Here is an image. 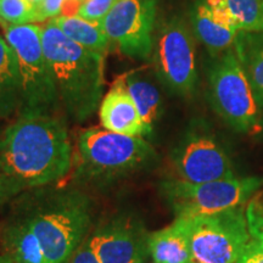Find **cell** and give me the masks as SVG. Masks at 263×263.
<instances>
[{
    "label": "cell",
    "mask_w": 263,
    "mask_h": 263,
    "mask_svg": "<svg viewBox=\"0 0 263 263\" xmlns=\"http://www.w3.org/2000/svg\"><path fill=\"white\" fill-rule=\"evenodd\" d=\"M72 164L67 128L57 115H18L0 136V166L20 194L60 182Z\"/></svg>",
    "instance_id": "6da1fadb"
},
{
    "label": "cell",
    "mask_w": 263,
    "mask_h": 263,
    "mask_svg": "<svg viewBox=\"0 0 263 263\" xmlns=\"http://www.w3.org/2000/svg\"><path fill=\"white\" fill-rule=\"evenodd\" d=\"M15 212L38 239L48 263H67L90 233L91 201L77 189L35 190Z\"/></svg>",
    "instance_id": "7a4b0ae2"
},
{
    "label": "cell",
    "mask_w": 263,
    "mask_h": 263,
    "mask_svg": "<svg viewBox=\"0 0 263 263\" xmlns=\"http://www.w3.org/2000/svg\"><path fill=\"white\" fill-rule=\"evenodd\" d=\"M42 41L60 106L72 121L84 122L104 98L105 57L76 44L52 21L42 26Z\"/></svg>",
    "instance_id": "3957f363"
},
{
    "label": "cell",
    "mask_w": 263,
    "mask_h": 263,
    "mask_svg": "<svg viewBox=\"0 0 263 263\" xmlns=\"http://www.w3.org/2000/svg\"><path fill=\"white\" fill-rule=\"evenodd\" d=\"M155 150L144 138L89 128L77 140V177L83 182H112L153 164Z\"/></svg>",
    "instance_id": "277c9868"
},
{
    "label": "cell",
    "mask_w": 263,
    "mask_h": 263,
    "mask_svg": "<svg viewBox=\"0 0 263 263\" xmlns=\"http://www.w3.org/2000/svg\"><path fill=\"white\" fill-rule=\"evenodd\" d=\"M4 29L21 76L22 104L18 115H57L60 100L43 49L42 26H8Z\"/></svg>",
    "instance_id": "5b68a950"
},
{
    "label": "cell",
    "mask_w": 263,
    "mask_h": 263,
    "mask_svg": "<svg viewBox=\"0 0 263 263\" xmlns=\"http://www.w3.org/2000/svg\"><path fill=\"white\" fill-rule=\"evenodd\" d=\"M262 185L259 177H232L197 184L172 178L161 183L160 190L176 218H194L244 206Z\"/></svg>",
    "instance_id": "8992f818"
},
{
    "label": "cell",
    "mask_w": 263,
    "mask_h": 263,
    "mask_svg": "<svg viewBox=\"0 0 263 263\" xmlns=\"http://www.w3.org/2000/svg\"><path fill=\"white\" fill-rule=\"evenodd\" d=\"M209 99L216 114L234 130L249 133L261 126L262 110L233 48L218 55L210 67Z\"/></svg>",
    "instance_id": "52a82bcc"
},
{
    "label": "cell",
    "mask_w": 263,
    "mask_h": 263,
    "mask_svg": "<svg viewBox=\"0 0 263 263\" xmlns=\"http://www.w3.org/2000/svg\"><path fill=\"white\" fill-rule=\"evenodd\" d=\"M182 219L189 236V263H236L251 239L244 206Z\"/></svg>",
    "instance_id": "ba28073f"
},
{
    "label": "cell",
    "mask_w": 263,
    "mask_h": 263,
    "mask_svg": "<svg viewBox=\"0 0 263 263\" xmlns=\"http://www.w3.org/2000/svg\"><path fill=\"white\" fill-rule=\"evenodd\" d=\"M155 68L161 82L179 95H192L196 89V50L192 32L182 18L171 17L161 24L154 38Z\"/></svg>",
    "instance_id": "9c48e42d"
},
{
    "label": "cell",
    "mask_w": 263,
    "mask_h": 263,
    "mask_svg": "<svg viewBox=\"0 0 263 263\" xmlns=\"http://www.w3.org/2000/svg\"><path fill=\"white\" fill-rule=\"evenodd\" d=\"M176 178L189 183H206L236 177L226 147L203 123L185 132L171 154Z\"/></svg>",
    "instance_id": "30bf717a"
},
{
    "label": "cell",
    "mask_w": 263,
    "mask_h": 263,
    "mask_svg": "<svg viewBox=\"0 0 263 263\" xmlns=\"http://www.w3.org/2000/svg\"><path fill=\"white\" fill-rule=\"evenodd\" d=\"M156 12L157 0H116L100 27L122 54L145 60L154 49Z\"/></svg>",
    "instance_id": "8fae6325"
},
{
    "label": "cell",
    "mask_w": 263,
    "mask_h": 263,
    "mask_svg": "<svg viewBox=\"0 0 263 263\" xmlns=\"http://www.w3.org/2000/svg\"><path fill=\"white\" fill-rule=\"evenodd\" d=\"M145 227L133 215H115L103 219L88 235L100 263H143L149 255Z\"/></svg>",
    "instance_id": "7c38bea8"
},
{
    "label": "cell",
    "mask_w": 263,
    "mask_h": 263,
    "mask_svg": "<svg viewBox=\"0 0 263 263\" xmlns=\"http://www.w3.org/2000/svg\"><path fill=\"white\" fill-rule=\"evenodd\" d=\"M99 120L104 129L129 137H147L153 130L141 118L122 76L111 85L99 106Z\"/></svg>",
    "instance_id": "4fadbf2b"
},
{
    "label": "cell",
    "mask_w": 263,
    "mask_h": 263,
    "mask_svg": "<svg viewBox=\"0 0 263 263\" xmlns=\"http://www.w3.org/2000/svg\"><path fill=\"white\" fill-rule=\"evenodd\" d=\"M0 240L15 263H48L38 239L16 212L0 229Z\"/></svg>",
    "instance_id": "5bb4252c"
},
{
    "label": "cell",
    "mask_w": 263,
    "mask_h": 263,
    "mask_svg": "<svg viewBox=\"0 0 263 263\" xmlns=\"http://www.w3.org/2000/svg\"><path fill=\"white\" fill-rule=\"evenodd\" d=\"M149 255L154 263L190 262L189 236L182 218H176L168 227L150 233Z\"/></svg>",
    "instance_id": "9a60e30c"
},
{
    "label": "cell",
    "mask_w": 263,
    "mask_h": 263,
    "mask_svg": "<svg viewBox=\"0 0 263 263\" xmlns=\"http://www.w3.org/2000/svg\"><path fill=\"white\" fill-rule=\"evenodd\" d=\"M233 49L263 111V31L239 32Z\"/></svg>",
    "instance_id": "2e32d148"
},
{
    "label": "cell",
    "mask_w": 263,
    "mask_h": 263,
    "mask_svg": "<svg viewBox=\"0 0 263 263\" xmlns=\"http://www.w3.org/2000/svg\"><path fill=\"white\" fill-rule=\"evenodd\" d=\"M22 104L21 76L14 49L0 37V118L20 112Z\"/></svg>",
    "instance_id": "e0dca14e"
},
{
    "label": "cell",
    "mask_w": 263,
    "mask_h": 263,
    "mask_svg": "<svg viewBox=\"0 0 263 263\" xmlns=\"http://www.w3.org/2000/svg\"><path fill=\"white\" fill-rule=\"evenodd\" d=\"M192 24L196 38H199L213 57H218L234 47L239 32L218 24L210 12L205 0L196 2L192 14Z\"/></svg>",
    "instance_id": "ac0fdd59"
},
{
    "label": "cell",
    "mask_w": 263,
    "mask_h": 263,
    "mask_svg": "<svg viewBox=\"0 0 263 263\" xmlns=\"http://www.w3.org/2000/svg\"><path fill=\"white\" fill-rule=\"evenodd\" d=\"M122 78L141 118L153 130L162 111L160 90L153 82V77L147 73L146 68H139L122 74Z\"/></svg>",
    "instance_id": "d6986e66"
},
{
    "label": "cell",
    "mask_w": 263,
    "mask_h": 263,
    "mask_svg": "<svg viewBox=\"0 0 263 263\" xmlns=\"http://www.w3.org/2000/svg\"><path fill=\"white\" fill-rule=\"evenodd\" d=\"M50 21L76 44L105 57L110 41L99 24L87 21L78 15L59 16Z\"/></svg>",
    "instance_id": "ffe728a7"
},
{
    "label": "cell",
    "mask_w": 263,
    "mask_h": 263,
    "mask_svg": "<svg viewBox=\"0 0 263 263\" xmlns=\"http://www.w3.org/2000/svg\"><path fill=\"white\" fill-rule=\"evenodd\" d=\"M239 32L263 31V0H224Z\"/></svg>",
    "instance_id": "44dd1931"
},
{
    "label": "cell",
    "mask_w": 263,
    "mask_h": 263,
    "mask_svg": "<svg viewBox=\"0 0 263 263\" xmlns=\"http://www.w3.org/2000/svg\"><path fill=\"white\" fill-rule=\"evenodd\" d=\"M0 20L4 28L41 22L37 8L29 0H0Z\"/></svg>",
    "instance_id": "7402d4cb"
},
{
    "label": "cell",
    "mask_w": 263,
    "mask_h": 263,
    "mask_svg": "<svg viewBox=\"0 0 263 263\" xmlns=\"http://www.w3.org/2000/svg\"><path fill=\"white\" fill-rule=\"evenodd\" d=\"M246 223L250 238L263 249V201L258 197L251 199L245 207Z\"/></svg>",
    "instance_id": "603a6c76"
},
{
    "label": "cell",
    "mask_w": 263,
    "mask_h": 263,
    "mask_svg": "<svg viewBox=\"0 0 263 263\" xmlns=\"http://www.w3.org/2000/svg\"><path fill=\"white\" fill-rule=\"evenodd\" d=\"M116 0H83L78 9V16L87 21L99 24L106 17Z\"/></svg>",
    "instance_id": "cb8c5ba5"
},
{
    "label": "cell",
    "mask_w": 263,
    "mask_h": 263,
    "mask_svg": "<svg viewBox=\"0 0 263 263\" xmlns=\"http://www.w3.org/2000/svg\"><path fill=\"white\" fill-rule=\"evenodd\" d=\"M65 0H42V3L37 6L39 18L45 21L48 18H57L61 15L62 6Z\"/></svg>",
    "instance_id": "d4e9b609"
},
{
    "label": "cell",
    "mask_w": 263,
    "mask_h": 263,
    "mask_svg": "<svg viewBox=\"0 0 263 263\" xmlns=\"http://www.w3.org/2000/svg\"><path fill=\"white\" fill-rule=\"evenodd\" d=\"M67 263H100L99 258L95 255L93 249L90 248L89 241L87 239L82 242L80 248L74 251V254L71 256V258L68 259Z\"/></svg>",
    "instance_id": "484cf974"
},
{
    "label": "cell",
    "mask_w": 263,
    "mask_h": 263,
    "mask_svg": "<svg viewBox=\"0 0 263 263\" xmlns=\"http://www.w3.org/2000/svg\"><path fill=\"white\" fill-rule=\"evenodd\" d=\"M16 195H20V192L0 166V207L6 205Z\"/></svg>",
    "instance_id": "4316f807"
},
{
    "label": "cell",
    "mask_w": 263,
    "mask_h": 263,
    "mask_svg": "<svg viewBox=\"0 0 263 263\" xmlns=\"http://www.w3.org/2000/svg\"><path fill=\"white\" fill-rule=\"evenodd\" d=\"M236 263H263V249L255 240L250 239Z\"/></svg>",
    "instance_id": "83f0119b"
},
{
    "label": "cell",
    "mask_w": 263,
    "mask_h": 263,
    "mask_svg": "<svg viewBox=\"0 0 263 263\" xmlns=\"http://www.w3.org/2000/svg\"><path fill=\"white\" fill-rule=\"evenodd\" d=\"M0 263H15L14 259L11 258V256L6 252L4 246H3L2 240H0Z\"/></svg>",
    "instance_id": "f1b7e54d"
},
{
    "label": "cell",
    "mask_w": 263,
    "mask_h": 263,
    "mask_svg": "<svg viewBox=\"0 0 263 263\" xmlns=\"http://www.w3.org/2000/svg\"><path fill=\"white\" fill-rule=\"evenodd\" d=\"M29 2H31L32 3V4L33 5H34L35 6V8H37V6L39 5V4H41V3H42V0H29Z\"/></svg>",
    "instance_id": "f546056e"
},
{
    "label": "cell",
    "mask_w": 263,
    "mask_h": 263,
    "mask_svg": "<svg viewBox=\"0 0 263 263\" xmlns=\"http://www.w3.org/2000/svg\"><path fill=\"white\" fill-rule=\"evenodd\" d=\"M0 26H2V27L4 28V24H3V21H2V20H0Z\"/></svg>",
    "instance_id": "4dcf8cb0"
},
{
    "label": "cell",
    "mask_w": 263,
    "mask_h": 263,
    "mask_svg": "<svg viewBox=\"0 0 263 263\" xmlns=\"http://www.w3.org/2000/svg\"><path fill=\"white\" fill-rule=\"evenodd\" d=\"M261 127L263 128V118H262V121H261Z\"/></svg>",
    "instance_id": "1f68e13d"
},
{
    "label": "cell",
    "mask_w": 263,
    "mask_h": 263,
    "mask_svg": "<svg viewBox=\"0 0 263 263\" xmlns=\"http://www.w3.org/2000/svg\"><path fill=\"white\" fill-rule=\"evenodd\" d=\"M81 2H83V0H81Z\"/></svg>",
    "instance_id": "d6a6232c"
}]
</instances>
